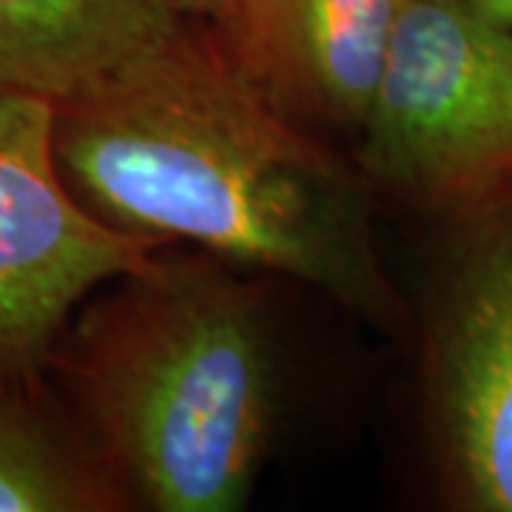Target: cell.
I'll return each mask as SVG.
<instances>
[{
    "label": "cell",
    "instance_id": "6da1fadb",
    "mask_svg": "<svg viewBox=\"0 0 512 512\" xmlns=\"http://www.w3.org/2000/svg\"><path fill=\"white\" fill-rule=\"evenodd\" d=\"M55 148L74 197L111 228L200 242L359 311L390 302L356 180L185 35L57 106Z\"/></svg>",
    "mask_w": 512,
    "mask_h": 512
},
{
    "label": "cell",
    "instance_id": "7a4b0ae2",
    "mask_svg": "<svg viewBox=\"0 0 512 512\" xmlns=\"http://www.w3.org/2000/svg\"><path fill=\"white\" fill-rule=\"evenodd\" d=\"M262 322L217 282L165 288L97 376L111 450L154 510L231 512L262 461L274 382Z\"/></svg>",
    "mask_w": 512,
    "mask_h": 512
},
{
    "label": "cell",
    "instance_id": "3957f363",
    "mask_svg": "<svg viewBox=\"0 0 512 512\" xmlns=\"http://www.w3.org/2000/svg\"><path fill=\"white\" fill-rule=\"evenodd\" d=\"M362 165L421 200L512 180V29L464 0H404L362 120Z\"/></svg>",
    "mask_w": 512,
    "mask_h": 512
},
{
    "label": "cell",
    "instance_id": "277c9868",
    "mask_svg": "<svg viewBox=\"0 0 512 512\" xmlns=\"http://www.w3.org/2000/svg\"><path fill=\"white\" fill-rule=\"evenodd\" d=\"M55 126L52 100L0 92V379L35 370L97 285L154 274V239L111 228L74 197Z\"/></svg>",
    "mask_w": 512,
    "mask_h": 512
},
{
    "label": "cell",
    "instance_id": "5b68a950",
    "mask_svg": "<svg viewBox=\"0 0 512 512\" xmlns=\"http://www.w3.org/2000/svg\"><path fill=\"white\" fill-rule=\"evenodd\" d=\"M439 404L461 498L512 512V225L481 231L447 285Z\"/></svg>",
    "mask_w": 512,
    "mask_h": 512
},
{
    "label": "cell",
    "instance_id": "8992f818",
    "mask_svg": "<svg viewBox=\"0 0 512 512\" xmlns=\"http://www.w3.org/2000/svg\"><path fill=\"white\" fill-rule=\"evenodd\" d=\"M177 0H0V92L66 106L183 37Z\"/></svg>",
    "mask_w": 512,
    "mask_h": 512
},
{
    "label": "cell",
    "instance_id": "52a82bcc",
    "mask_svg": "<svg viewBox=\"0 0 512 512\" xmlns=\"http://www.w3.org/2000/svg\"><path fill=\"white\" fill-rule=\"evenodd\" d=\"M404 0H254L239 12L262 63L322 114L362 126Z\"/></svg>",
    "mask_w": 512,
    "mask_h": 512
},
{
    "label": "cell",
    "instance_id": "ba28073f",
    "mask_svg": "<svg viewBox=\"0 0 512 512\" xmlns=\"http://www.w3.org/2000/svg\"><path fill=\"white\" fill-rule=\"evenodd\" d=\"M86 507H92V495L49 433L20 407L0 402V512Z\"/></svg>",
    "mask_w": 512,
    "mask_h": 512
},
{
    "label": "cell",
    "instance_id": "9c48e42d",
    "mask_svg": "<svg viewBox=\"0 0 512 512\" xmlns=\"http://www.w3.org/2000/svg\"><path fill=\"white\" fill-rule=\"evenodd\" d=\"M254 0H177V6L185 12H197V15H231L237 18L239 12H245Z\"/></svg>",
    "mask_w": 512,
    "mask_h": 512
},
{
    "label": "cell",
    "instance_id": "30bf717a",
    "mask_svg": "<svg viewBox=\"0 0 512 512\" xmlns=\"http://www.w3.org/2000/svg\"><path fill=\"white\" fill-rule=\"evenodd\" d=\"M470 9H476L481 18L493 20L504 29H512V0H464Z\"/></svg>",
    "mask_w": 512,
    "mask_h": 512
}]
</instances>
